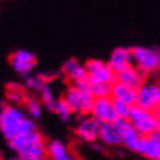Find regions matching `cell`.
Wrapping results in <instances>:
<instances>
[{"mask_svg":"<svg viewBox=\"0 0 160 160\" xmlns=\"http://www.w3.org/2000/svg\"><path fill=\"white\" fill-rule=\"evenodd\" d=\"M132 63H134L132 49H126V47H116L112 52L110 59L107 60V65L115 73H119L128 69L129 66H134Z\"/></svg>","mask_w":160,"mask_h":160,"instance_id":"11","label":"cell"},{"mask_svg":"<svg viewBox=\"0 0 160 160\" xmlns=\"http://www.w3.org/2000/svg\"><path fill=\"white\" fill-rule=\"evenodd\" d=\"M87 69L90 84H113L116 81V73L110 69V66L103 60L90 59L84 63Z\"/></svg>","mask_w":160,"mask_h":160,"instance_id":"6","label":"cell"},{"mask_svg":"<svg viewBox=\"0 0 160 160\" xmlns=\"http://www.w3.org/2000/svg\"><path fill=\"white\" fill-rule=\"evenodd\" d=\"M10 66L21 75H28L37 65V59L28 50H16L9 56Z\"/></svg>","mask_w":160,"mask_h":160,"instance_id":"9","label":"cell"},{"mask_svg":"<svg viewBox=\"0 0 160 160\" xmlns=\"http://www.w3.org/2000/svg\"><path fill=\"white\" fill-rule=\"evenodd\" d=\"M98 141L107 147H118L122 144V134L118 122L102 123L98 132Z\"/></svg>","mask_w":160,"mask_h":160,"instance_id":"14","label":"cell"},{"mask_svg":"<svg viewBox=\"0 0 160 160\" xmlns=\"http://www.w3.org/2000/svg\"><path fill=\"white\" fill-rule=\"evenodd\" d=\"M91 116L97 119L100 123H113L118 121V115L115 110L113 98L104 97V98H96L91 109Z\"/></svg>","mask_w":160,"mask_h":160,"instance_id":"8","label":"cell"},{"mask_svg":"<svg viewBox=\"0 0 160 160\" xmlns=\"http://www.w3.org/2000/svg\"><path fill=\"white\" fill-rule=\"evenodd\" d=\"M81 121L78 123V126L75 128V135L79 140L85 141V142H94L96 140H98V132H100V126L102 123L94 119L92 116H79Z\"/></svg>","mask_w":160,"mask_h":160,"instance_id":"10","label":"cell"},{"mask_svg":"<svg viewBox=\"0 0 160 160\" xmlns=\"http://www.w3.org/2000/svg\"><path fill=\"white\" fill-rule=\"evenodd\" d=\"M110 97L116 102L126 103L129 106H135L137 104V90H132L131 87H128L125 84L115 81L112 85V94Z\"/></svg>","mask_w":160,"mask_h":160,"instance_id":"17","label":"cell"},{"mask_svg":"<svg viewBox=\"0 0 160 160\" xmlns=\"http://www.w3.org/2000/svg\"><path fill=\"white\" fill-rule=\"evenodd\" d=\"M47 109H50V110L53 112L54 115H58L62 121H69V118L72 116V109L66 104V102L63 100V98H60V100H54V103L52 104V106H49Z\"/></svg>","mask_w":160,"mask_h":160,"instance_id":"20","label":"cell"},{"mask_svg":"<svg viewBox=\"0 0 160 160\" xmlns=\"http://www.w3.org/2000/svg\"><path fill=\"white\" fill-rule=\"evenodd\" d=\"M8 160H21V159L18 157V156H16V157H10V159H8Z\"/></svg>","mask_w":160,"mask_h":160,"instance_id":"27","label":"cell"},{"mask_svg":"<svg viewBox=\"0 0 160 160\" xmlns=\"http://www.w3.org/2000/svg\"><path fill=\"white\" fill-rule=\"evenodd\" d=\"M116 81L131 87L132 90H138L146 84V75L141 72L140 69H137L135 66H129L125 71L116 73Z\"/></svg>","mask_w":160,"mask_h":160,"instance_id":"15","label":"cell"},{"mask_svg":"<svg viewBox=\"0 0 160 160\" xmlns=\"http://www.w3.org/2000/svg\"><path fill=\"white\" fill-rule=\"evenodd\" d=\"M112 85L110 84H91V92H92V96H94V98L110 97Z\"/></svg>","mask_w":160,"mask_h":160,"instance_id":"21","label":"cell"},{"mask_svg":"<svg viewBox=\"0 0 160 160\" xmlns=\"http://www.w3.org/2000/svg\"><path fill=\"white\" fill-rule=\"evenodd\" d=\"M137 153L147 160H160V132L150 137H141Z\"/></svg>","mask_w":160,"mask_h":160,"instance_id":"12","label":"cell"},{"mask_svg":"<svg viewBox=\"0 0 160 160\" xmlns=\"http://www.w3.org/2000/svg\"><path fill=\"white\" fill-rule=\"evenodd\" d=\"M25 118L27 116L16 106L3 104L2 113H0V131L8 140V142L19 137L21 125L25 121Z\"/></svg>","mask_w":160,"mask_h":160,"instance_id":"3","label":"cell"},{"mask_svg":"<svg viewBox=\"0 0 160 160\" xmlns=\"http://www.w3.org/2000/svg\"><path fill=\"white\" fill-rule=\"evenodd\" d=\"M113 104H115V110H116L118 119H125V121H128V119H129V115H131L132 106L126 104V103H122V102H116V100H113Z\"/></svg>","mask_w":160,"mask_h":160,"instance_id":"23","label":"cell"},{"mask_svg":"<svg viewBox=\"0 0 160 160\" xmlns=\"http://www.w3.org/2000/svg\"><path fill=\"white\" fill-rule=\"evenodd\" d=\"M150 112L160 110V88L157 84L146 82L137 90V104Z\"/></svg>","mask_w":160,"mask_h":160,"instance_id":"7","label":"cell"},{"mask_svg":"<svg viewBox=\"0 0 160 160\" xmlns=\"http://www.w3.org/2000/svg\"><path fill=\"white\" fill-rule=\"evenodd\" d=\"M46 153H47V157L52 160H62L69 156L66 146L59 140L49 141L47 146H46Z\"/></svg>","mask_w":160,"mask_h":160,"instance_id":"18","label":"cell"},{"mask_svg":"<svg viewBox=\"0 0 160 160\" xmlns=\"http://www.w3.org/2000/svg\"><path fill=\"white\" fill-rule=\"evenodd\" d=\"M118 125L121 128V134H122V146L126 147L128 150L135 151L138 150V146H140L141 141V135L137 132V129L131 125L129 121H125V119H118Z\"/></svg>","mask_w":160,"mask_h":160,"instance_id":"13","label":"cell"},{"mask_svg":"<svg viewBox=\"0 0 160 160\" xmlns=\"http://www.w3.org/2000/svg\"><path fill=\"white\" fill-rule=\"evenodd\" d=\"M63 100L66 102L73 113H78L79 116H87L91 115V109L94 104V96L91 91H84V90H78L73 85L68 87V90L63 94Z\"/></svg>","mask_w":160,"mask_h":160,"instance_id":"5","label":"cell"},{"mask_svg":"<svg viewBox=\"0 0 160 160\" xmlns=\"http://www.w3.org/2000/svg\"><path fill=\"white\" fill-rule=\"evenodd\" d=\"M157 85H159V88H160V79H159V82H157Z\"/></svg>","mask_w":160,"mask_h":160,"instance_id":"29","label":"cell"},{"mask_svg":"<svg viewBox=\"0 0 160 160\" xmlns=\"http://www.w3.org/2000/svg\"><path fill=\"white\" fill-rule=\"evenodd\" d=\"M44 85H46V84L41 81V78H40L38 75H35V77H28L25 79L24 87L27 88V90H29V91H40Z\"/></svg>","mask_w":160,"mask_h":160,"instance_id":"24","label":"cell"},{"mask_svg":"<svg viewBox=\"0 0 160 160\" xmlns=\"http://www.w3.org/2000/svg\"><path fill=\"white\" fill-rule=\"evenodd\" d=\"M40 100H41V103H44L46 104V107L52 106L54 103V96H53V91H52V88L46 84L41 90H40Z\"/></svg>","mask_w":160,"mask_h":160,"instance_id":"25","label":"cell"},{"mask_svg":"<svg viewBox=\"0 0 160 160\" xmlns=\"http://www.w3.org/2000/svg\"><path fill=\"white\" fill-rule=\"evenodd\" d=\"M62 73L68 78L71 82H77L81 79H88L87 69L84 65L78 62L77 59H68L66 62L62 65Z\"/></svg>","mask_w":160,"mask_h":160,"instance_id":"16","label":"cell"},{"mask_svg":"<svg viewBox=\"0 0 160 160\" xmlns=\"http://www.w3.org/2000/svg\"><path fill=\"white\" fill-rule=\"evenodd\" d=\"M46 142L38 131L28 135L16 137L9 141V147L16 153L21 160H44L47 157Z\"/></svg>","mask_w":160,"mask_h":160,"instance_id":"1","label":"cell"},{"mask_svg":"<svg viewBox=\"0 0 160 160\" xmlns=\"http://www.w3.org/2000/svg\"><path fill=\"white\" fill-rule=\"evenodd\" d=\"M62 160H73L71 156H68V157H65V159H62Z\"/></svg>","mask_w":160,"mask_h":160,"instance_id":"28","label":"cell"},{"mask_svg":"<svg viewBox=\"0 0 160 160\" xmlns=\"http://www.w3.org/2000/svg\"><path fill=\"white\" fill-rule=\"evenodd\" d=\"M38 77L41 78V81H43L44 84L49 85V82L54 81V79L59 77V73L58 72H43V73H38Z\"/></svg>","mask_w":160,"mask_h":160,"instance_id":"26","label":"cell"},{"mask_svg":"<svg viewBox=\"0 0 160 160\" xmlns=\"http://www.w3.org/2000/svg\"><path fill=\"white\" fill-rule=\"evenodd\" d=\"M25 109H27L28 118H31V119H37V118L41 116V104L38 102H35L34 98L27 97V100H25Z\"/></svg>","mask_w":160,"mask_h":160,"instance_id":"22","label":"cell"},{"mask_svg":"<svg viewBox=\"0 0 160 160\" xmlns=\"http://www.w3.org/2000/svg\"><path fill=\"white\" fill-rule=\"evenodd\" d=\"M132 59L146 77L160 71V47H132Z\"/></svg>","mask_w":160,"mask_h":160,"instance_id":"4","label":"cell"},{"mask_svg":"<svg viewBox=\"0 0 160 160\" xmlns=\"http://www.w3.org/2000/svg\"><path fill=\"white\" fill-rule=\"evenodd\" d=\"M131 125L137 129L141 137H150L160 132V118L156 112L146 110L142 107L132 106L129 119Z\"/></svg>","mask_w":160,"mask_h":160,"instance_id":"2","label":"cell"},{"mask_svg":"<svg viewBox=\"0 0 160 160\" xmlns=\"http://www.w3.org/2000/svg\"><path fill=\"white\" fill-rule=\"evenodd\" d=\"M25 90L27 88L22 87L21 84L8 82L6 84V98L12 103H24L27 100Z\"/></svg>","mask_w":160,"mask_h":160,"instance_id":"19","label":"cell"}]
</instances>
